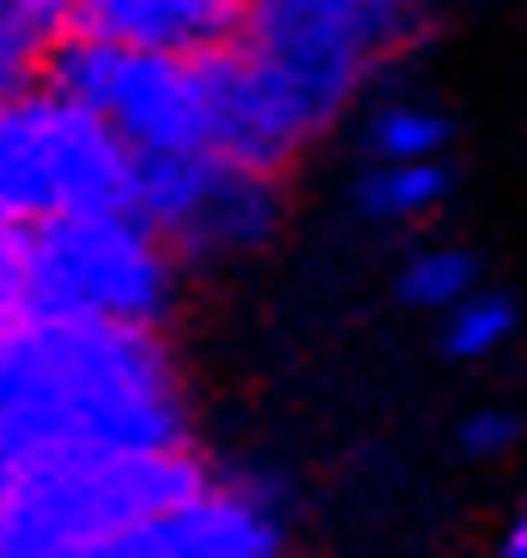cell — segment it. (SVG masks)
Here are the masks:
<instances>
[{
	"label": "cell",
	"instance_id": "5",
	"mask_svg": "<svg viewBox=\"0 0 527 558\" xmlns=\"http://www.w3.org/2000/svg\"><path fill=\"white\" fill-rule=\"evenodd\" d=\"M134 207V146L61 85L0 98V219Z\"/></svg>",
	"mask_w": 527,
	"mask_h": 558
},
{
	"label": "cell",
	"instance_id": "6",
	"mask_svg": "<svg viewBox=\"0 0 527 558\" xmlns=\"http://www.w3.org/2000/svg\"><path fill=\"white\" fill-rule=\"evenodd\" d=\"M49 85L73 92L134 146V158L152 153H195L212 146V92H207V49H139L110 37H73L49 68Z\"/></svg>",
	"mask_w": 527,
	"mask_h": 558
},
{
	"label": "cell",
	"instance_id": "2",
	"mask_svg": "<svg viewBox=\"0 0 527 558\" xmlns=\"http://www.w3.org/2000/svg\"><path fill=\"white\" fill-rule=\"evenodd\" d=\"M207 480L195 449H73L0 461V558H122Z\"/></svg>",
	"mask_w": 527,
	"mask_h": 558
},
{
	"label": "cell",
	"instance_id": "9",
	"mask_svg": "<svg viewBox=\"0 0 527 558\" xmlns=\"http://www.w3.org/2000/svg\"><path fill=\"white\" fill-rule=\"evenodd\" d=\"M249 0H79V31L139 49H176L200 56L236 37Z\"/></svg>",
	"mask_w": 527,
	"mask_h": 558
},
{
	"label": "cell",
	"instance_id": "16",
	"mask_svg": "<svg viewBox=\"0 0 527 558\" xmlns=\"http://www.w3.org/2000/svg\"><path fill=\"white\" fill-rule=\"evenodd\" d=\"M515 437H522V418L503 413V407H479V413H467V425H461V449H467V456H503Z\"/></svg>",
	"mask_w": 527,
	"mask_h": 558
},
{
	"label": "cell",
	"instance_id": "11",
	"mask_svg": "<svg viewBox=\"0 0 527 558\" xmlns=\"http://www.w3.org/2000/svg\"><path fill=\"white\" fill-rule=\"evenodd\" d=\"M449 201V170L443 158H376V170L364 177L358 207L376 225H418Z\"/></svg>",
	"mask_w": 527,
	"mask_h": 558
},
{
	"label": "cell",
	"instance_id": "15",
	"mask_svg": "<svg viewBox=\"0 0 527 558\" xmlns=\"http://www.w3.org/2000/svg\"><path fill=\"white\" fill-rule=\"evenodd\" d=\"M30 304V225L0 219V322L25 316Z\"/></svg>",
	"mask_w": 527,
	"mask_h": 558
},
{
	"label": "cell",
	"instance_id": "1",
	"mask_svg": "<svg viewBox=\"0 0 527 558\" xmlns=\"http://www.w3.org/2000/svg\"><path fill=\"white\" fill-rule=\"evenodd\" d=\"M188 449V395L158 328L85 316L0 322V461Z\"/></svg>",
	"mask_w": 527,
	"mask_h": 558
},
{
	"label": "cell",
	"instance_id": "17",
	"mask_svg": "<svg viewBox=\"0 0 527 558\" xmlns=\"http://www.w3.org/2000/svg\"><path fill=\"white\" fill-rule=\"evenodd\" d=\"M364 7H370V13L394 31V37H406V31H413L418 19H425V7H430V0H364Z\"/></svg>",
	"mask_w": 527,
	"mask_h": 558
},
{
	"label": "cell",
	"instance_id": "12",
	"mask_svg": "<svg viewBox=\"0 0 527 558\" xmlns=\"http://www.w3.org/2000/svg\"><path fill=\"white\" fill-rule=\"evenodd\" d=\"M473 286H479V262L467 250H449V243L406 255V267H401V298L413 310H437V316L455 310Z\"/></svg>",
	"mask_w": 527,
	"mask_h": 558
},
{
	"label": "cell",
	"instance_id": "10",
	"mask_svg": "<svg viewBox=\"0 0 527 558\" xmlns=\"http://www.w3.org/2000/svg\"><path fill=\"white\" fill-rule=\"evenodd\" d=\"M73 37H79V0H0V98L49 80Z\"/></svg>",
	"mask_w": 527,
	"mask_h": 558
},
{
	"label": "cell",
	"instance_id": "18",
	"mask_svg": "<svg viewBox=\"0 0 527 558\" xmlns=\"http://www.w3.org/2000/svg\"><path fill=\"white\" fill-rule=\"evenodd\" d=\"M498 546H503L510 558H527V498H522V510L510 517V529L498 534Z\"/></svg>",
	"mask_w": 527,
	"mask_h": 558
},
{
	"label": "cell",
	"instance_id": "7",
	"mask_svg": "<svg viewBox=\"0 0 527 558\" xmlns=\"http://www.w3.org/2000/svg\"><path fill=\"white\" fill-rule=\"evenodd\" d=\"M134 207L170 238L182 262H224L267 243L279 219L273 170L195 146V153L134 158Z\"/></svg>",
	"mask_w": 527,
	"mask_h": 558
},
{
	"label": "cell",
	"instance_id": "4",
	"mask_svg": "<svg viewBox=\"0 0 527 558\" xmlns=\"http://www.w3.org/2000/svg\"><path fill=\"white\" fill-rule=\"evenodd\" d=\"M170 238L139 207H85L30 225V304L42 316L158 328L176 304Z\"/></svg>",
	"mask_w": 527,
	"mask_h": 558
},
{
	"label": "cell",
	"instance_id": "8",
	"mask_svg": "<svg viewBox=\"0 0 527 558\" xmlns=\"http://www.w3.org/2000/svg\"><path fill=\"white\" fill-rule=\"evenodd\" d=\"M285 546V510L255 480H200L158 522L127 541L122 558H267Z\"/></svg>",
	"mask_w": 527,
	"mask_h": 558
},
{
	"label": "cell",
	"instance_id": "13",
	"mask_svg": "<svg viewBox=\"0 0 527 558\" xmlns=\"http://www.w3.org/2000/svg\"><path fill=\"white\" fill-rule=\"evenodd\" d=\"M510 335H515V304L503 292L473 286L455 310H443V347L455 359H491Z\"/></svg>",
	"mask_w": 527,
	"mask_h": 558
},
{
	"label": "cell",
	"instance_id": "14",
	"mask_svg": "<svg viewBox=\"0 0 527 558\" xmlns=\"http://www.w3.org/2000/svg\"><path fill=\"white\" fill-rule=\"evenodd\" d=\"M449 122L430 104H382L370 116V153L376 158H443Z\"/></svg>",
	"mask_w": 527,
	"mask_h": 558
},
{
	"label": "cell",
	"instance_id": "3",
	"mask_svg": "<svg viewBox=\"0 0 527 558\" xmlns=\"http://www.w3.org/2000/svg\"><path fill=\"white\" fill-rule=\"evenodd\" d=\"M394 43L401 37L364 0H249L231 49L255 73L279 122L309 146L328 122H340Z\"/></svg>",
	"mask_w": 527,
	"mask_h": 558
}]
</instances>
